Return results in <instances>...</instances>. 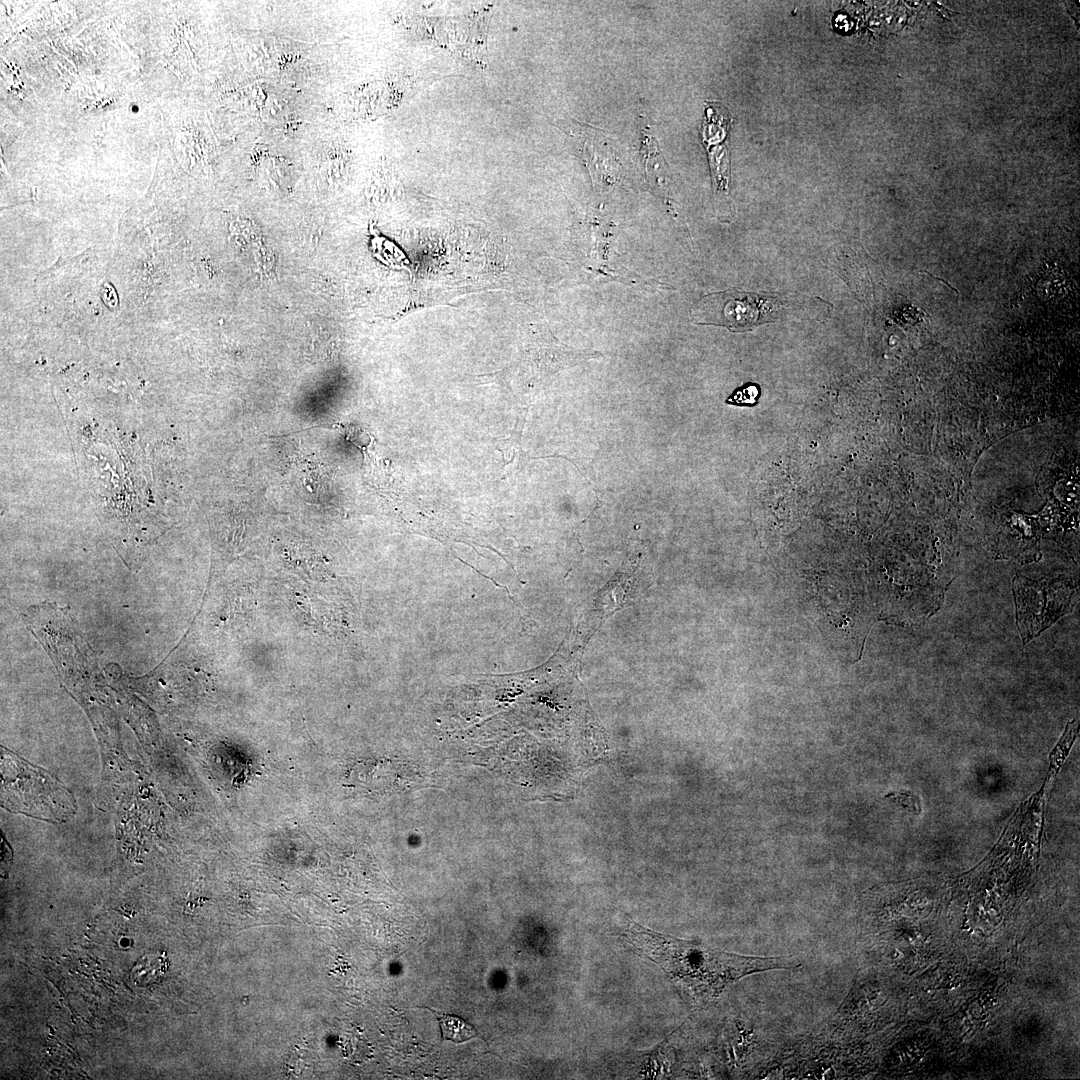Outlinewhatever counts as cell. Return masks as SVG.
Returning <instances> with one entry per match:
<instances>
[{
    "label": "cell",
    "instance_id": "obj_1",
    "mask_svg": "<svg viewBox=\"0 0 1080 1080\" xmlns=\"http://www.w3.org/2000/svg\"><path fill=\"white\" fill-rule=\"evenodd\" d=\"M623 938L639 954L656 963L688 1000L704 1003L718 997L734 981L753 973L791 968L780 957L745 956L661 934L628 922Z\"/></svg>",
    "mask_w": 1080,
    "mask_h": 1080
},
{
    "label": "cell",
    "instance_id": "obj_2",
    "mask_svg": "<svg viewBox=\"0 0 1080 1080\" xmlns=\"http://www.w3.org/2000/svg\"><path fill=\"white\" fill-rule=\"evenodd\" d=\"M2 802L10 811L62 820L74 813L70 793L45 771L2 749Z\"/></svg>",
    "mask_w": 1080,
    "mask_h": 1080
},
{
    "label": "cell",
    "instance_id": "obj_3",
    "mask_svg": "<svg viewBox=\"0 0 1080 1080\" xmlns=\"http://www.w3.org/2000/svg\"><path fill=\"white\" fill-rule=\"evenodd\" d=\"M784 300L777 295L729 289L705 295L691 309L694 323L726 327L746 332L755 326L777 321Z\"/></svg>",
    "mask_w": 1080,
    "mask_h": 1080
},
{
    "label": "cell",
    "instance_id": "obj_4",
    "mask_svg": "<svg viewBox=\"0 0 1080 1080\" xmlns=\"http://www.w3.org/2000/svg\"><path fill=\"white\" fill-rule=\"evenodd\" d=\"M1019 630L1024 641L1036 637L1069 612L1073 590L1062 581L1033 582L1023 577L1013 585Z\"/></svg>",
    "mask_w": 1080,
    "mask_h": 1080
},
{
    "label": "cell",
    "instance_id": "obj_5",
    "mask_svg": "<svg viewBox=\"0 0 1080 1080\" xmlns=\"http://www.w3.org/2000/svg\"><path fill=\"white\" fill-rule=\"evenodd\" d=\"M439 1023L443 1038L446 1040L461 1043L475 1037L473 1027L459 1017L445 1015L439 1018Z\"/></svg>",
    "mask_w": 1080,
    "mask_h": 1080
},
{
    "label": "cell",
    "instance_id": "obj_6",
    "mask_svg": "<svg viewBox=\"0 0 1080 1080\" xmlns=\"http://www.w3.org/2000/svg\"><path fill=\"white\" fill-rule=\"evenodd\" d=\"M756 388L753 385H745L737 390L726 400L729 404L743 405L752 403V391Z\"/></svg>",
    "mask_w": 1080,
    "mask_h": 1080
}]
</instances>
